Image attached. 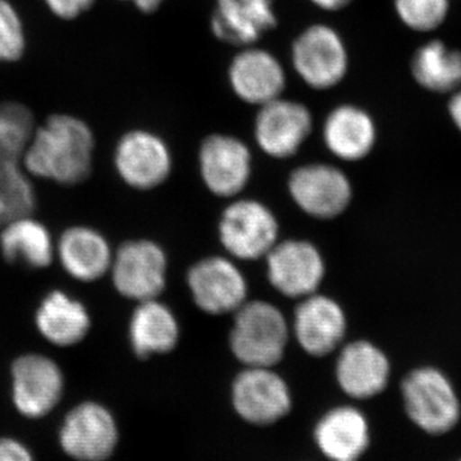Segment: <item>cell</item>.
<instances>
[{
  "instance_id": "1",
  "label": "cell",
  "mask_w": 461,
  "mask_h": 461,
  "mask_svg": "<svg viewBox=\"0 0 461 461\" xmlns=\"http://www.w3.org/2000/svg\"><path fill=\"white\" fill-rule=\"evenodd\" d=\"M94 136L86 123L71 115H53L35 130L23 167L36 177L76 185L90 175Z\"/></svg>"
},
{
  "instance_id": "2",
  "label": "cell",
  "mask_w": 461,
  "mask_h": 461,
  "mask_svg": "<svg viewBox=\"0 0 461 461\" xmlns=\"http://www.w3.org/2000/svg\"><path fill=\"white\" fill-rule=\"evenodd\" d=\"M35 132L29 109L17 103L0 105V226L32 214L35 193L23 171V156Z\"/></svg>"
},
{
  "instance_id": "3",
  "label": "cell",
  "mask_w": 461,
  "mask_h": 461,
  "mask_svg": "<svg viewBox=\"0 0 461 461\" xmlns=\"http://www.w3.org/2000/svg\"><path fill=\"white\" fill-rule=\"evenodd\" d=\"M230 333L233 355L245 366L273 368L286 351L290 327L278 306L263 300L247 302L235 312Z\"/></svg>"
},
{
  "instance_id": "4",
  "label": "cell",
  "mask_w": 461,
  "mask_h": 461,
  "mask_svg": "<svg viewBox=\"0 0 461 461\" xmlns=\"http://www.w3.org/2000/svg\"><path fill=\"white\" fill-rule=\"evenodd\" d=\"M402 395L409 420L429 435H445L459 423V396L439 369L423 366L409 373L402 381Z\"/></svg>"
},
{
  "instance_id": "5",
  "label": "cell",
  "mask_w": 461,
  "mask_h": 461,
  "mask_svg": "<svg viewBox=\"0 0 461 461\" xmlns=\"http://www.w3.org/2000/svg\"><path fill=\"white\" fill-rule=\"evenodd\" d=\"M224 250L240 260L266 258L278 242L277 218L254 199H239L224 209L218 226Z\"/></svg>"
},
{
  "instance_id": "6",
  "label": "cell",
  "mask_w": 461,
  "mask_h": 461,
  "mask_svg": "<svg viewBox=\"0 0 461 461\" xmlns=\"http://www.w3.org/2000/svg\"><path fill=\"white\" fill-rule=\"evenodd\" d=\"M294 69L314 90H330L342 83L348 71L344 39L327 25L309 26L291 48Z\"/></svg>"
},
{
  "instance_id": "7",
  "label": "cell",
  "mask_w": 461,
  "mask_h": 461,
  "mask_svg": "<svg viewBox=\"0 0 461 461\" xmlns=\"http://www.w3.org/2000/svg\"><path fill=\"white\" fill-rule=\"evenodd\" d=\"M230 400L239 417L256 426L276 423L293 408L286 381L267 366H245L233 381Z\"/></svg>"
},
{
  "instance_id": "8",
  "label": "cell",
  "mask_w": 461,
  "mask_h": 461,
  "mask_svg": "<svg viewBox=\"0 0 461 461\" xmlns=\"http://www.w3.org/2000/svg\"><path fill=\"white\" fill-rule=\"evenodd\" d=\"M165 250L149 240L129 241L118 249L112 260L115 290L127 299L141 303L158 299L167 284Z\"/></svg>"
},
{
  "instance_id": "9",
  "label": "cell",
  "mask_w": 461,
  "mask_h": 461,
  "mask_svg": "<svg viewBox=\"0 0 461 461\" xmlns=\"http://www.w3.org/2000/svg\"><path fill=\"white\" fill-rule=\"evenodd\" d=\"M291 198L304 213L332 220L344 213L353 199V186L345 172L326 163L299 167L288 180Z\"/></svg>"
},
{
  "instance_id": "10",
  "label": "cell",
  "mask_w": 461,
  "mask_h": 461,
  "mask_svg": "<svg viewBox=\"0 0 461 461\" xmlns=\"http://www.w3.org/2000/svg\"><path fill=\"white\" fill-rule=\"evenodd\" d=\"M266 260L273 288L291 299L313 295L326 275L320 249L305 240L278 241Z\"/></svg>"
},
{
  "instance_id": "11",
  "label": "cell",
  "mask_w": 461,
  "mask_h": 461,
  "mask_svg": "<svg viewBox=\"0 0 461 461\" xmlns=\"http://www.w3.org/2000/svg\"><path fill=\"white\" fill-rule=\"evenodd\" d=\"M194 303L205 313H235L248 302V282L238 266L223 257L199 260L187 273Z\"/></svg>"
},
{
  "instance_id": "12",
  "label": "cell",
  "mask_w": 461,
  "mask_h": 461,
  "mask_svg": "<svg viewBox=\"0 0 461 461\" xmlns=\"http://www.w3.org/2000/svg\"><path fill=\"white\" fill-rule=\"evenodd\" d=\"M313 131V115L303 103L278 98L259 107L254 135L267 156L287 159L295 156Z\"/></svg>"
},
{
  "instance_id": "13",
  "label": "cell",
  "mask_w": 461,
  "mask_h": 461,
  "mask_svg": "<svg viewBox=\"0 0 461 461\" xmlns=\"http://www.w3.org/2000/svg\"><path fill=\"white\" fill-rule=\"evenodd\" d=\"M251 151L235 136L213 133L199 150L200 176L214 195L232 198L248 186L251 177Z\"/></svg>"
},
{
  "instance_id": "14",
  "label": "cell",
  "mask_w": 461,
  "mask_h": 461,
  "mask_svg": "<svg viewBox=\"0 0 461 461\" xmlns=\"http://www.w3.org/2000/svg\"><path fill=\"white\" fill-rule=\"evenodd\" d=\"M114 163L118 175L129 186L150 190L169 177L173 159L168 145L160 136L147 130H135L118 142Z\"/></svg>"
},
{
  "instance_id": "15",
  "label": "cell",
  "mask_w": 461,
  "mask_h": 461,
  "mask_svg": "<svg viewBox=\"0 0 461 461\" xmlns=\"http://www.w3.org/2000/svg\"><path fill=\"white\" fill-rule=\"evenodd\" d=\"M117 442L113 415L96 402H84L72 409L60 430L63 450L81 461L108 459Z\"/></svg>"
},
{
  "instance_id": "16",
  "label": "cell",
  "mask_w": 461,
  "mask_h": 461,
  "mask_svg": "<svg viewBox=\"0 0 461 461\" xmlns=\"http://www.w3.org/2000/svg\"><path fill=\"white\" fill-rule=\"evenodd\" d=\"M229 81L239 99L258 107L281 98L287 83L280 59L256 45L241 48L233 57Z\"/></svg>"
},
{
  "instance_id": "17",
  "label": "cell",
  "mask_w": 461,
  "mask_h": 461,
  "mask_svg": "<svg viewBox=\"0 0 461 461\" xmlns=\"http://www.w3.org/2000/svg\"><path fill=\"white\" fill-rule=\"evenodd\" d=\"M346 330L344 309L332 297L315 293L300 299L293 332L306 354L320 357L333 353L344 341Z\"/></svg>"
},
{
  "instance_id": "18",
  "label": "cell",
  "mask_w": 461,
  "mask_h": 461,
  "mask_svg": "<svg viewBox=\"0 0 461 461\" xmlns=\"http://www.w3.org/2000/svg\"><path fill=\"white\" fill-rule=\"evenodd\" d=\"M14 402L21 414L41 418L57 405L63 393V375L50 357L27 354L12 366Z\"/></svg>"
},
{
  "instance_id": "19",
  "label": "cell",
  "mask_w": 461,
  "mask_h": 461,
  "mask_svg": "<svg viewBox=\"0 0 461 461\" xmlns=\"http://www.w3.org/2000/svg\"><path fill=\"white\" fill-rule=\"evenodd\" d=\"M277 23L275 0H215L211 18L215 38L240 48L256 44Z\"/></svg>"
},
{
  "instance_id": "20",
  "label": "cell",
  "mask_w": 461,
  "mask_h": 461,
  "mask_svg": "<svg viewBox=\"0 0 461 461\" xmlns=\"http://www.w3.org/2000/svg\"><path fill=\"white\" fill-rule=\"evenodd\" d=\"M390 375L387 355L372 342H350L339 351L336 378L341 390L353 399H372L384 393Z\"/></svg>"
},
{
  "instance_id": "21",
  "label": "cell",
  "mask_w": 461,
  "mask_h": 461,
  "mask_svg": "<svg viewBox=\"0 0 461 461\" xmlns=\"http://www.w3.org/2000/svg\"><path fill=\"white\" fill-rule=\"evenodd\" d=\"M314 441L330 461H359L371 444L368 420L354 406L330 409L318 420Z\"/></svg>"
},
{
  "instance_id": "22",
  "label": "cell",
  "mask_w": 461,
  "mask_h": 461,
  "mask_svg": "<svg viewBox=\"0 0 461 461\" xmlns=\"http://www.w3.org/2000/svg\"><path fill=\"white\" fill-rule=\"evenodd\" d=\"M323 140L339 159L357 162L372 153L377 141V129L368 112L357 105L342 104L327 115Z\"/></svg>"
},
{
  "instance_id": "23",
  "label": "cell",
  "mask_w": 461,
  "mask_h": 461,
  "mask_svg": "<svg viewBox=\"0 0 461 461\" xmlns=\"http://www.w3.org/2000/svg\"><path fill=\"white\" fill-rule=\"evenodd\" d=\"M178 339L180 324L168 305L158 299L139 303L130 321V341L139 357L169 353Z\"/></svg>"
},
{
  "instance_id": "24",
  "label": "cell",
  "mask_w": 461,
  "mask_h": 461,
  "mask_svg": "<svg viewBox=\"0 0 461 461\" xmlns=\"http://www.w3.org/2000/svg\"><path fill=\"white\" fill-rule=\"evenodd\" d=\"M58 254L63 268L77 280L91 282L111 269V248L104 236L89 227H71L60 236Z\"/></svg>"
},
{
  "instance_id": "25",
  "label": "cell",
  "mask_w": 461,
  "mask_h": 461,
  "mask_svg": "<svg viewBox=\"0 0 461 461\" xmlns=\"http://www.w3.org/2000/svg\"><path fill=\"white\" fill-rule=\"evenodd\" d=\"M36 326L51 344L72 346L83 341L91 321L84 304L62 291H53L36 312Z\"/></svg>"
},
{
  "instance_id": "26",
  "label": "cell",
  "mask_w": 461,
  "mask_h": 461,
  "mask_svg": "<svg viewBox=\"0 0 461 461\" xmlns=\"http://www.w3.org/2000/svg\"><path fill=\"white\" fill-rule=\"evenodd\" d=\"M417 84L432 93H454L461 87V51L432 41L415 51L411 63Z\"/></svg>"
},
{
  "instance_id": "27",
  "label": "cell",
  "mask_w": 461,
  "mask_h": 461,
  "mask_svg": "<svg viewBox=\"0 0 461 461\" xmlns=\"http://www.w3.org/2000/svg\"><path fill=\"white\" fill-rule=\"evenodd\" d=\"M0 249L11 263H23L32 268H45L53 259V242L44 224L26 217L3 226Z\"/></svg>"
},
{
  "instance_id": "28",
  "label": "cell",
  "mask_w": 461,
  "mask_h": 461,
  "mask_svg": "<svg viewBox=\"0 0 461 461\" xmlns=\"http://www.w3.org/2000/svg\"><path fill=\"white\" fill-rule=\"evenodd\" d=\"M400 21L417 32H429L445 23L450 0H393Z\"/></svg>"
},
{
  "instance_id": "29",
  "label": "cell",
  "mask_w": 461,
  "mask_h": 461,
  "mask_svg": "<svg viewBox=\"0 0 461 461\" xmlns=\"http://www.w3.org/2000/svg\"><path fill=\"white\" fill-rule=\"evenodd\" d=\"M25 50L23 25L17 12L0 0V60H16Z\"/></svg>"
},
{
  "instance_id": "30",
  "label": "cell",
  "mask_w": 461,
  "mask_h": 461,
  "mask_svg": "<svg viewBox=\"0 0 461 461\" xmlns=\"http://www.w3.org/2000/svg\"><path fill=\"white\" fill-rule=\"evenodd\" d=\"M53 14L60 18H74L91 7L94 0H45Z\"/></svg>"
},
{
  "instance_id": "31",
  "label": "cell",
  "mask_w": 461,
  "mask_h": 461,
  "mask_svg": "<svg viewBox=\"0 0 461 461\" xmlns=\"http://www.w3.org/2000/svg\"><path fill=\"white\" fill-rule=\"evenodd\" d=\"M0 461H32V457L20 442L0 438Z\"/></svg>"
},
{
  "instance_id": "32",
  "label": "cell",
  "mask_w": 461,
  "mask_h": 461,
  "mask_svg": "<svg viewBox=\"0 0 461 461\" xmlns=\"http://www.w3.org/2000/svg\"><path fill=\"white\" fill-rule=\"evenodd\" d=\"M448 114L457 130L461 132V87L454 91L450 102H448Z\"/></svg>"
},
{
  "instance_id": "33",
  "label": "cell",
  "mask_w": 461,
  "mask_h": 461,
  "mask_svg": "<svg viewBox=\"0 0 461 461\" xmlns=\"http://www.w3.org/2000/svg\"><path fill=\"white\" fill-rule=\"evenodd\" d=\"M311 2L321 11L338 12L348 7L353 0H311Z\"/></svg>"
},
{
  "instance_id": "34",
  "label": "cell",
  "mask_w": 461,
  "mask_h": 461,
  "mask_svg": "<svg viewBox=\"0 0 461 461\" xmlns=\"http://www.w3.org/2000/svg\"><path fill=\"white\" fill-rule=\"evenodd\" d=\"M127 2L133 3L142 14H154L166 0H127Z\"/></svg>"
},
{
  "instance_id": "35",
  "label": "cell",
  "mask_w": 461,
  "mask_h": 461,
  "mask_svg": "<svg viewBox=\"0 0 461 461\" xmlns=\"http://www.w3.org/2000/svg\"><path fill=\"white\" fill-rule=\"evenodd\" d=\"M459 461H461V460H459Z\"/></svg>"
}]
</instances>
